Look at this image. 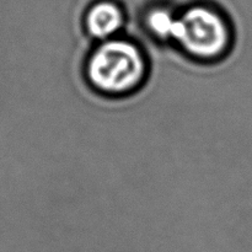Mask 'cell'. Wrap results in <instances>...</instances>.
<instances>
[{"instance_id":"1","label":"cell","mask_w":252,"mask_h":252,"mask_svg":"<svg viewBox=\"0 0 252 252\" xmlns=\"http://www.w3.org/2000/svg\"><path fill=\"white\" fill-rule=\"evenodd\" d=\"M147 74L148 62L142 48L126 37L98 42L86 59V79L96 91L107 96L134 93Z\"/></svg>"},{"instance_id":"2","label":"cell","mask_w":252,"mask_h":252,"mask_svg":"<svg viewBox=\"0 0 252 252\" xmlns=\"http://www.w3.org/2000/svg\"><path fill=\"white\" fill-rule=\"evenodd\" d=\"M235 25L217 5L196 1L179 10L172 43L196 61H218L231 51Z\"/></svg>"},{"instance_id":"3","label":"cell","mask_w":252,"mask_h":252,"mask_svg":"<svg viewBox=\"0 0 252 252\" xmlns=\"http://www.w3.org/2000/svg\"><path fill=\"white\" fill-rule=\"evenodd\" d=\"M127 24L126 7L117 0H95L86 7L81 20L86 34L97 42L121 36Z\"/></svg>"},{"instance_id":"4","label":"cell","mask_w":252,"mask_h":252,"mask_svg":"<svg viewBox=\"0 0 252 252\" xmlns=\"http://www.w3.org/2000/svg\"><path fill=\"white\" fill-rule=\"evenodd\" d=\"M179 10L170 4L155 2L142 11L139 24L143 30L158 41L172 42L177 27Z\"/></svg>"}]
</instances>
